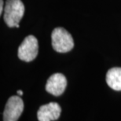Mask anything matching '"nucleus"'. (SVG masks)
Listing matches in <instances>:
<instances>
[{"label":"nucleus","mask_w":121,"mask_h":121,"mask_svg":"<svg viewBox=\"0 0 121 121\" xmlns=\"http://www.w3.org/2000/svg\"><path fill=\"white\" fill-rule=\"evenodd\" d=\"M25 13V6L21 0H6L4 7V21L9 28H19Z\"/></svg>","instance_id":"f257e3e1"},{"label":"nucleus","mask_w":121,"mask_h":121,"mask_svg":"<svg viewBox=\"0 0 121 121\" xmlns=\"http://www.w3.org/2000/svg\"><path fill=\"white\" fill-rule=\"evenodd\" d=\"M52 47L55 51L66 53L74 47V41L69 31L63 28H57L54 29L51 35Z\"/></svg>","instance_id":"f03ea898"},{"label":"nucleus","mask_w":121,"mask_h":121,"mask_svg":"<svg viewBox=\"0 0 121 121\" xmlns=\"http://www.w3.org/2000/svg\"><path fill=\"white\" fill-rule=\"evenodd\" d=\"M39 44L38 40L35 36L28 35L21 43L18 48L17 55L21 60L30 62L38 55Z\"/></svg>","instance_id":"7ed1b4c3"},{"label":"nucleus","mask_w":121,"mask_h":121,"mask_svg":"<svg viewBox=\"0 0 121 121\" xmlns=\"http://www.w3.org/2000/svg\"><path fill=\"white\" fill-rule=\"evenodd\" d=\"M24 110V102L19 96L10 97L3 112V121H17Z\"/></svg>","instance_id":"20e7f679"},{"label":"nucleus","mask_w":121,"mask_h":121,"mask_svg":"<svg viewBox=\"0 0 121 121\" xmlns=\"http://www.w3.org/2000/svg\"><path fill=\"white\" fill-rule=\"evenodd\" d=\"M67 86V79L61 73L53 74L48 79L46 84V91L54 96H59L64 93Z\"/></svg>","instance_id":"39448f33"},{"label":"nucleus","mask_w":121,"mask_h":121,"mask_svg":"<svg viewBox=\"0 0 121 121\" xmlns=\"http://www.w3.org/2000/svg\"><path fill=\"white\" fill-rule=\"evenodd\" d=\"M61 108L56 102H50L40 106L37 112L39 121L57 120L60 116Z\"/></svg>","instance_id":"423d86ee"},{"label":"nucleus","mask_w":121,"mask_h":121,"mask_svg":"<svg viewBox=\"0 0 121 121\" xmlns=\"http://www.w3.org/2000/svg\"><path fill=\"white\" fill-rule=\"evenodd\" d=\"M106 83L112 90L121 91V68H112L106 74Z\"/></svg>","instance_id":"0eeeda50"},{"label":"nucleus","mask_w":121,"mask_h":121,"mask_svg":"<svg viewBox=\"0 0 121 121\" xmlns=\"http://www.w3.org/2000/svg\"><path fill=\"white\" fill-rule=\"evenodd\" d=\"M3 11V0H0V14L2 13Z\"/></svg>","instance_id":"6e6552de"},{"label":"nucleus","mask_w":121,"mask_h":121,"mask_svg":"<svg viewBox=\"0 0 121 121\" xmlns=\"http://www.w3.org/2000/svg\"><path fill=\"white\" fill-rule=\"evenodd\" d=\"M17 93L18 95H23V91H17Z\"/></svg>","instance_id":"1a4fd4ad"}]
</instances>
